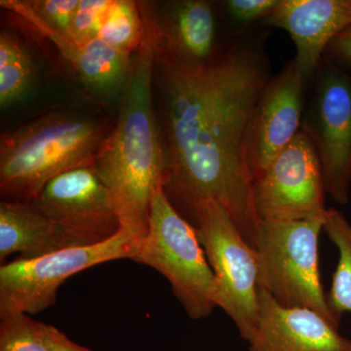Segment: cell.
<instances>
[{"mask_svg": "<svg viewBox=\"0 0 351 351\" xmlns=\"http://www.w3.org/2000/svg\"><path fill=\"white\" fill-rule=\"evenodd\" d=\"M195 230L215 276V302L250 341L258 319L257 250L241 234L225 208L202 201L191 210Z\"/></svg>", "mask_w": 351, "mask_h": 351, "instance_id": "8992f818", "label": "cell"}, {"mask_svg": "<svg viewBox=\"0 0 351 351\" xmlns=\"http://www.w3.org/2000/svg\"><path fill=\"white\" fill-rule=\"evenodd\" d=\"M323 230L339 250L326 300L335 319L341 323L343 313H351V223L338 210L328 209Z\"/></svg>", "mask_w": 351, "mask_h": 351, "instance_id": "e0dca14e", "label": "cell"}, {"mask_svg": "<svg viewBox=\"0 0 351 351\" xmlns=\"http://www.w3.org/2000/svg\"><path fill=\"white\" fill-rule=\"evenodd\" d=\"M50 335L52 351H92L84 346L77 345L52 325L50 328Z\"/></svg>", "mask_w": 351, "mask_h": 351, "instance_id": "d4e9b609", "label": "cell"}, {"mask_svg": "<svg viewBox=\"0 0 351 351\" xmlns=\"http://www.w3.org/2000/svg\"><path fill=\"white\" fill-rule=\"evenodd\" d=\"M267 29L237 34L205 64L182 63L156 51L162 97L166 188L189 210L219 203L255 248L250 145L258 100L271 73Z\"/></svg>", "mask_w": 351, "mask_h": 351, "instance_id": "6da1fadb", "label": "cell"}, {"mask_svg": "<svg viewBox=\"0 0 351 351\" xmlns=\"http://www.w3.org/2000/svg\"><path fill=\"white\" fill-rule=\"evenodd\" d=\"M324 219H261L255 249L258 285L279 304L315 311L339 327L321 283L319 237Z\"/></svg>", "mask_w": 351, "mask_h": 351, "instance_id": "277c9868", "label": "cell"}, {"mask_svg": "<svg viewBox=\"0 0 351 351\" xmlns=\"http://www.w3.org/2000/svg\"><path fill=\"white\" fill-rule=\"evenodd\" d=\"M141 240L124 230L103 243L71 247L36 258H17L0 267V318L38 314L57 301L58 291L78 272L94 265L133 260Z\"/></svg>", "mask_w": 351, "mask_h": 351, "instance_id": "52a82bcc", "label": "cell"}, {"mask_svg": "<svg viewBox=\"0 0 351 351\" xmlns=\"http://www.w3.org/2000/svg\"><path fill=\"white\" fill-rule=\"evenodd\" d=\"M50 328L29 314L1 318L0 351H52Z\"/></svg>", "mask_w": 351, "mask_h": 351, "instance_id": "ffe728a7", "label": "cell"}, {"mask_svg": "<svg viewBox=\"0 0 351 351\" xmlns=\"http://www.w3.org/2000/svg\"><path fill=\"white\" fill-rule=\"evenodd\" d=\"M323 57L351 71V25L332 39Z\"/></svg>", "mask_w": 351, "mask_h": 351, "instance_id": "cb8c5ba5", "label": "cell"}, {"mask_svg": "<svg viewBox=\"0 0 351 351\" xmlns=\"http://www.w3.org/2000/svg\"><path fill=\"white\" fill-rule=\"evenodd\" d=\"M308 84L292 59L265 85L252 128L249 159L254 180L302 130Z\"/></svg>", "mask_w": 351, "mask_h": 351, "instance_id": "8fae6325", "label": "cell"}, {"mask_svg": "<svg viewBox=\"0 0 351 351\" xmlns=\"http://www.w3.org/2000/svg\"><path fill=\"white\" fill-rule=\"evenodd\" d=\"M34 77L29 52L12 32L0 34V106L12 107L25 98Z\"/></svg>", "mask_w": 351, "mask_h": 351, "instance_id": "d6986e66", "label": "cell"}, {"mask_svg": "<svg viewBox=\"0 0 351 351\" xmlns=\"http://www.w3.org/2000/svg\"><path fill=\"white\" fill-rule=\"evenodd\" d=\"M325 195L319 157L302 130L254 180V205L260 219H324Z\"/></svg>", "mask_w": 351, "mask_h": 351, "instance_id": "9c48e42d", "label": "cell"}, {"mask_svg": "<svg viewBox=\"0 0 351 351\" xmlns=\"http://www.w3.org/2000/svg\"><path fill=\"white\" fill-rule=\"evenodd\" d=\"M145 15L147 34L132 56L119 117L94 162L122 230L141 241L147 232L152 198L167 179L165 149L152 105L156 43L149 5Z\"/></svg>", "mask_w": 351, "mask_h": 351, "instance_id": "7a4b0ae2", "label": "cell"}, {"mask_svg": "<svg viewBox=\"0 0 351 351\" xmlns=\"http://www.w3.org/2000/svg\"><path fill=\"white\" fill-rule=\"evenodd\" d=\"M280 0H228L223 2L226 13L237 27V34L269 18L278 6Z\"/></svg>", "mask_w": 351, "mask_h": 351, "instance_id": "603a6c76", "label": "cell"}, {"mask_svg": "<svg viewBox=\"0 0 351 351\" xmlns=\"http://www.w3.org/2000/svg\"><path fill=\"white\" fill-rule=\"evenodd\" d=\"M134 262L162 274L191 319H203L215 307V276L191 226L176 210L164 188L152 198L149 226Z\"/></svg>", "mask_w": 351, "mask_h": 351, "instance_id": "5b68a950", "label": "cell"}, {"mask_svg": "<svg viewBox=\"0 0 351 351\" xmlns=\"http://www.w3.org/2000/svg\"><path fill=\"white\" fill-rule=\"evenodd\" d=\"M248 343L250 351H351V339L324 316L282 306L262 288L257 328Z\"/></svg>", "mask_w": 351, "mask_h": 351, "instance_id": "7c38bea8", "label": "cell"}, {"mask_svg": "<svg viewBox=\"0 0 351 351\" xmlns=\"http://www.w3.org/2000/svg\"><path fill=\"white\" fill-rule=\"evenodd\" d=\"M31 203L77 247L103 243L121 230L108 189L94 165L58 176Z\"/></svg>", "mask_w": 351, "mask_h": 351, "instance_id": "30bf717a", "label": "cell"}, {"mask_svg": "<svg viewBox=\"0 0 351 351\" xmlns=\"http://www.w3.org/2000/svg\"><path fill=\"white\" fill-rule=\"evenodd\" d=\"M156 52L182 63L205 64L215 55L217 16L205 0L171 2L162 15L152 11Z\"/></svg>", "mask_w": 351, "mask_h": 351, "instance_id": "5bb4252c", "label": "cell"}, {"mask_svg": "<svg viewBox=\"0 0 351 351\" xmlns=\"http://www.w3.org/2000/svg\"><path fill=\"white\" fill-rule=\"evenodd\" d=\"M145 3L131 0H110L98 38L115 49L133 55L147 34Z\"/></svg>", "mask_w": 351, "mask_h": 351, "instance_id": "ac0fdd59", "label": "cell"}, {"mask_svg": "<svg viewBox=\"0 0 351 351\" xmlns=\"http://www.w3.org/2000/svg\"><path fill=\"white\" fill-rule=\"evenodd\" d=\"M80 0H32L29 8L51 29L71 38V25Z\"/></svg>", "mask_w": 351, "mask_h": 351, "instance_id": "7402d4cb", "label": "cell"}, {"mask_svg": "<svg viewBox=\"0 0 351 351\" xmlns=\"http://www.w3.org/2000/svg\"><path fill=\"white\" fill-rule=\"evenodd\" d=\"M302 130L319 157L326 193L346 204L351 186V71L325 57L307 88Z\"/></svg>", "mask_w": 351, "mask_h": 351, "instance_id": "ba28073f", "label": "cell"}, {"mask_svg": "<svg viewBox=\"0 0 351 351\" xmlns=\"http://www.w3.org/2000/svg\"><path fill=\"white\" fill-rule=\"evenodd\" d=\"M110 2V0H80L71 25V38L80 45L98 38Z\"/></svg>", "mask_w": 351, "mask_h": 351, "instance_id": "44dd1931", "label": "cell"}, {"mask_svg": "<svg viewBox=\"0 0 351 351\" xmlns=\"http://www.w3.org/2000/svg\"><path fill=\"white\" fill-rule=\"evenodd\" d=\"M75 244L60 226L31 202H0V262L19 254L36 258L71 248Z\"/></svg>", "mask_w": 351, "mask_h": 351, "instance_id": "2e32d148", "label": "cell"}, {"mask_svg": "<svg viewBox=\"0 0 351 351\" xmlns=\"http://www.w3.org/2000/svg\"><path fill=\"white\" fill-rule=\"evenodd\" d=\"M107 121L50 112L0 138L3 200L32 202L58 176L94 165L110 133Z\"/></svg>", "mask_w": 351, "mask_h": 351, "instance_id": "3957f363", "label": "cell"}, {"mask_svg": "<svg viewBox=\"0 0 351 351\" xmlns=\"http://www.w3.org/2000/svg\"><path fill=\"white\" fill-rule=\"evenodd\" d=\"M287 32L295 44L298 68L311 82L332 39L351 25V0H280L261 23Z\"/></svg>", "mask_w": 351, "mask_h": 351, "instance_id": "4fadbf2b", "label": "cell"}, {"mask_svg": "<svg viewBox=\"0 0 351 351\" xmlns=\"http://www.w3.org/2000/svg\"><path fill=\"white\" fill-rule=\"evenodd\" d=\"M1 6L15 13L56 46L83 82L98 91H112L124 87L130 71L132 55L115 49L100 38L84 45L76 43L46 25L29 8L27 1L4 0Z\"/></svg>", "mask_w": 351, "mask_h": 351, "instance_id": "9a60e30c", "label": "cell"}]
</instances>
